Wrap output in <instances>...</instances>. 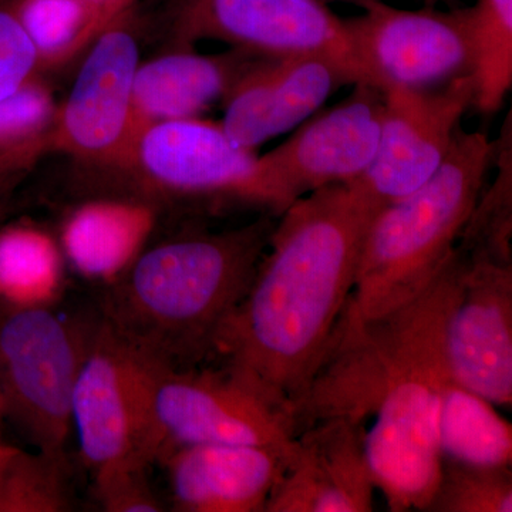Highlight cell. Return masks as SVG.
Here are the masks:
<instances>
[{"label": "cell", "instance_id": "4316f807", "mask_svg": "<svg viewBox=\"0 0 512 512\" xmlns=\"http://www.w3.org/2000/svg\"><path fill=\"white\" fill-rule=\"evenodd\" d=\"M56 111L55 96L40 74L0 100V154L49 136Z\"/></svg>", "mask_w": 512, "mask_h": 512}, {"label": "cell", "instance_id": "8fae6325", "mask_svg": "<svg viewBox=\"0 0 512 512\" xmlns=\"http://www.w3.org/2000/svg\"><path fill=\"white\" fill-rule=\"evenodd\" d=\"M383 113L380 87L353 84L345 100L259 156L262 187L274 214L281 215L309 192L362 177L376 157Z\"/></svg>", "mask_w": 512, "mask_h": 512}, {"label": "cell", "instance_id": "8992f818", "mask_svg": "<svg viewBox=\"0 0 512 512\" xmlns=\"http://www.w3.org/2000/svg\"><path fill=\"white\" fill-rule=\"evenodd\" d=\"M174 45L217 40L261 56L313 55L338 64L352 84L380 87L352 35L325 0H174Z\"/></svg>", "mask_w": 512, "mask_h": 512}, {"label": "cell", "instance_id": "7c38bea8", "mask_svg": "<svg viewBox=\"0 0 512 512\" xmlns=\"http://www.w3.org/2000/svg\"><path fill=\"white\" fill-rule=\"evenodd\" d=\"M376 157L353 180L380 210L419 188L446 160L461 119L473 107L470 74L427 89L390 86Z\"/></svg>", "mask_w": 512, "mask_h": 512}, {"label": "cell", "instance_id": "836d02e7", "mask_svg": "<svg viewBox=\"0 0 512 512\" xmlns=\"http://www.w3.org/2000/svg\"><path fill=\"white\" fill-rule=\"evenodd\" d=\"M0 402H2V400H0Z\"/></svg>", "mask_w": 512, "mask_h": 512}, {"label": "cell", "instance_id": "e0dca14e", "mask_svg": "<svg viewBox=\"0 0 512 512\" xmlns=\"http://www.w3.org/2000/svg\"><path fill=\"white\" fill-rule=\"evenodd\" d=\"M292 443V441H291ZM286 447L207 443L175 448L163 464L171 507L180 512H262Z\"/></svg>", "mask_w": 512, "mask_h": 512}, {"label": "cell", "instance_id": "d4e9b609", "mask_svg": "<svg viewBox=\"0 0 512 512\" xmlns=\"http://www.w3.org/2000/svg\"><path fill=\"white\" fill-rule=\"evenodd\" d=\"M500 151V174L495 183L478 197L457 247L471 259L512 265L511 148L507 150L504 141V148Z\"/></svg>", "mask_w": 512, "mask_h": 512}, {"label": "cell", "instance_id": "4dcf8cb0", "mask_svg": "<svg viewBox=\"0 0 512 512\" xmlns=\"http://www.w3.org/2000/svg\"><path fill=\"white\" fill-rule=\"evenodd\" d=\"M94 5L99 6L104 12L111 16H119L124 10L130 8L137 0H90Z\"/></svg>", "mask_w": 512, "mask_h": 512}, {"label": "cell", "instance_id": "2e32d148", "mask_svg": "<svg viewBox=\"0 0 512 512\" xmlns=\"http://www.w3.org/2000/svg\"><path fill=\"white\" fill-rule=\"evenodd\" d=\"M346 84H352L348 74L325 57H262L222 101L220 124L238 146L256 151L315 116Z\"/></svg>", "mask_w": 512, "mask_h": 512}, {"label": "cell", "instance_id": "484cf974", "mask_svg": "<svg viewBox=\"0 0 512 512\" xmlns=\"http://www.w3.org/2000/svg\"><path fill=\"white\" fill-rule=\"evenodd\" d=\"M429 512H511L512 470L443 460Z\"/></svg>", "mask_w": 512, "mask_h": 512}, {"label": "cell", "instance_id": "4fadbf2b", "mask_svg": "<svg viewBox=\"0 0 512 512\" xmlns=\"http://www.w3.org/2000/svg\"><path fill=\"white\" fill-rule=\"evenodd\" d=\"M345 25L383 90L427 89L471 73L473 52L463 9L403 10L382 2L345 19Z\"/></svg>", "mask_w": 512, "mask_h": 512}, {"label": "cell", "instance_id": "ac0fdd59", "mask_svg": "<svg viewBox=\"0 0 512 512\" xmlns=\"http://www.w3.org/2000/svg\"><path fill=\"white\" fill-rule=\"evenodd\" d=\"M174 46L138 64L133 93L134 138L151 124L201 117L215 103L224 101L259 59L268 57L234 47L218 55H201L191 46Z\"/></svg>", "mask_w": 512, "mask_h": 512}, {"label": "cell", "instance_id": "9a60e30c", "mask_svg": "<svg viewBox=\"0 0 512 512\" xmlns=\"http://www.w3.org/2000/svg\"><path fill=\"white\" fill-rule=\"evenodd\" d=\"M366 423L333 417L293 437L265 512H369L376 485Z\"/></svg>", "mask_w": 512, "mask_h": 512}, {"label": "cell", "instance_id": "ba28073f", "mask_svg": "<svg viewBox=\"0 0 512 512\" xmlns=\"http://www.w3.org/2000/svg\"><path fill=\"white\" fill-rule=\"evenodd\" d=\"M151 365L99 313L90 323L72 397V430L92 473L156 463L150 420Z\"/></svg>", "mask_w": 512, "mask_h": 512}, {"label": "cell", "instance_id": "7a4b0ae2", "mask_svg": "<svg viewBox=\"0 0 512 512\" xmlns=\"http://www.w3.org/2000/svg\"><path fill=\"white\" fill-rule=\"evenodd\" d=\"M279 215L225 231L192 229L147 245L104 286L101 319L151 365L211 362L222 326L247 293Z\"/></svg>", "mask_w": 512, "mask_h": 512}, {"label": "cell", "instance_id": "3957f363", "mask_svg": "<svg viewBox=\"0 0 512 512\" xmlns=\"http://www.w3.org/2000/svg\"><path fill=\"white\" fill-rule=\"evenodd\" d=\"M466 264L467 255L454 248L416 298L362 322L379 357L375 423L366 431V453L376 490L393 512L426 511L439 484L440 407L450 382L446 328Z\"/></svg>", "mask_w": 512, "mask_h": 512}, {"label": "cell", "instance_id": "83f0119b", "mask_svg": "<svg viewBox=\"0 0 512 512\" xmlns=\"http://www.w3.org/2000/svg\"><path fill=\"white\" fill-rule=\"evenodd\" d=\"M146 464L121 463L93 473L94 495L107 512L164 511Z\"/></svg>", "mask_w": 512, "mask_h": 512}, {"label": "cell", "instance_id": "f546056e", "mask_svg": "<svg viewBox=\"0 0 512 512\" xmlns=\"http://www.w3.org/2000/svg\"><path fill=\"white\" fill-rule=\"evenodd\" d=\"M50 151L52 143L49 134L8 153L0 154V214L8 207L20 184Z\"/></svg>", "mask_w": 512, "mask_h": 512}, {"label": "cell", "instance_id": "44dd1931", "mask_svg": "<svg viewBox=\"0 0 512 512\" xmlns=\"http://www.w3.org/2000/svg\"><path fill=\"white\" fill-rule=\"evenodd\" d=\"M66 259L59 241L35 227L0 231V306H53L63 291Z\"/></svg>", "mask_w": 512, "mask_h": 512}, {"label": "cell", "instance_id": "5bb4252c", "mask_svg": "<svg viewBox=\"0 0 512 512\" xmlns=\"http://www.w3.org/2000/svg\"><path fill=\"white\" fill-rule=\"evenodd\" d=\"M453 382L495 406L512 403V265L467 256L446 328Z\"/></svg>", "mask_w": 512, "mask_h": 512}, {"label": "cell", "instance_id": "d6a6232c", "mask_svg": "<svg viewBox=\"0 0 512 512\" xmlns=\"http://www.w3.org/2000/svg\"><path fill=\"white\" fill-rule=\"evenodd\" d=\"M5 419V416H3V407L2 402H0V443H2V421Z\"/></svg>", "mask_w": 512, "mask_h": 512}, {"label": "cell", "instance_id": "d6986e66", "mask_svg": "<svg viewBox=\"0 0 512 512\" xmlns=\"http://www.w3.org/2000/svg\"><path fill=\"white\" fill-rule=\"evenodd\" d=\"M156 224V205L107 195L74 207L64 217L57 241L74 271L107 286L150 244Z\"/></svg>", "mask_w": 512, "mask_h": 512}, {"label": "cell", "instance_id": "1f68e13d", "mask_svg": "<svg viewBox=\"0 0 512 512\" xmlns=\"http://www.w3.org/2000/svg\"><path fill=\"white\" fill-rule=\"evenodd\" d=\"M325 2L348 3V5L356 6V8L363 9V12H365V10L376 8L379 3H382V0H325Z\"/></svg>", "mask_w": 512, "mask_h": 512}, {"label": "cell", "instance_id": "5b68a950", "mask_svg": "<svg viewBox=\"0 0 512 512\" xmlns=\"http://www.w3.org/2000/svg\"><path fill=\"white\" fill-rule=\"evenodd\" d=\"M92 320L64 319L53 306H0V400L36 451L64 461L72 397Z\"/></svg>", "mask_w": 512, "mask_h": 512}, {"label": "cell", "instance_id": "f1b7e54d", "mask_svg": "<svg viewBox=\"0 0 512 512\" xmlns=\"http://www.w3.org/2000/svg\"><path fill=\"white\" fill-rule=\"evenodd\" d=\"M42 72L35 45L10 0H0V100L18 92Z\"/></svg>", "mask_w": 512, "mask_h": 512}, {"label": "cell", "instance_id": "30bf717a", "mask_svg": "<svg viewBox=\"0 0 512 512\" xmlns=\"http://www.w3.org/2000/svg\"><path fill=\"white\" fill-rule=\"evenodd\" d=\"M137 12L136 2L84 52L72 89L57 104L53 151L123 171L134 141V80L141 62Z\"/></svg>", "mask_w": 512, "mask_h": 512}, {"label": "cell", "instance_id": "52a82bcc", "mask_svg": "<svg viewBox=\"0 0 512 512\" xmlns=\"http://www.w3.org/2000/svg\"><path fill=\"white\" fill-rule=\"evenodd\" d=\"M258 157L232 141L220 123L194 117L138 131L123 171L150 197L274 214L262 187Z\"/></svg>", "mask_w": 512, "mask_h": 512}, {"label": "cell", "instance_id": "6da1fadb", "mask_svg": "<svg viewBox=\"0 0 512 512\" xmlns=\"http://www.w3.org/2000/svg\"><path fill=\"white\" fill-rule=\"evenodd\" d=\"M379 211L353 181L293 201L218 335L211 362L289 420L348 305L363 239Z\"/></svg>", "mask_w": 512, "mask_h": 512}, {"label": "cell", "instance_id": "9c48e42d", "mask_svg": "<svg viewBox=\"0 0 512 512\" xmlns=\"http://www.w3.org/2000/svg\"><path fill=\"white\" fill-rule=\"evenodd\" d=\"M150 420L156 463L192 444L286 447L295 437L284 412L218 366L151 365Z\"/></svg>", "mask_w": 512, "mask_h": 512}, {"label": "cell", "instance_id": "603a6c76", "mask_svg": "<svg viewBox=\"0 0 512 512\" xmlns=\"http://www.w3.org/2000/svg\"><path fill=\"white\" fill-rule=\"evenodd\" d=\"M463 12L473 52V106L497 113L512 87V0H477Z\"/></svg>", "mask_w": 512, "mask_h": 512}, {"label": "cell", "instance_id": "cb8c5ba5", "mask_svg": "<svg viewBox=\"0 0 512 512\" xmlns=\"http://www.w3.org/2000/svg\"><path fill=\"white\" fill-rule=\"evenodd\" d=\"M67 463L0 443V512H60L70 508Z\"/></svg>", "mask_w": 512, "mask_h": 512}, {"label": "cell", "instance_id": "7402d4cb", "mask_svg": "<svg viewBox=\"0 0 512 512\" xmlns=\"http://www.w3.org/2000/svg\"><path fill=\"white\" fill-rule=\"evenodd\" d=\"M43 70L84 55L101 30L117 18L90 0H10Z\"/></svg>", "mask_w": 512, "mask_h": 512}, {"label": "cell", "instance_id": "ffe728a7", "mask_svg": "<svg viewBox=\"0 0 512 512\" xmlns=\"http://www.w3.org/2000/svg\"><path fill=\"white\" fill-rule=\"evenodd\" d=\"M441 458L473 466L512 464V426L495 404L453 380L447 383L439 417Z\"/></svg>", "mask_w": 512, "mask_h": 512}, {"label": "cell", "instance_id": "277c9868", "mask_svg": "<svg viewBox=\"0 0 512 512\" xmlns=\"http://www.w3.org/2000/svg\"><path fill=\"white\" fill-rule=\"evenodd\" d=\"M495 153L497 143L485 134L460 127L433 177L377 212L360 249L346 319L383 318L433 281L457 247Z\"/></svg>", "mask_w": 512, "mask_h": 512}]
</instances>
